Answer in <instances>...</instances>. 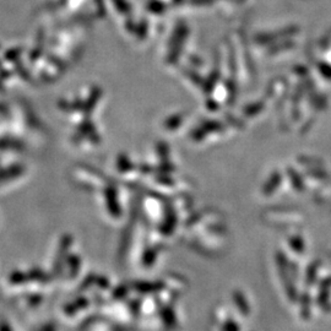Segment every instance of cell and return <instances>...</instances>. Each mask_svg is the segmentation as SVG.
I'll use <instances>...</instances> for the list:
<instances>
[{"label":"cell","instance_id":"obj_2","mask_svg":"<svg viewBox=\"0 0 331 331\" xmlns=\"http://www.w3.org/2000/svg\"><path fill=\"white\" fill-rule=\"evenodd\" d=\"M237 303H238L239 309L242 310V313H244V314L249 313V305L247 302L244 301V297H243V298H242V296L238 297V298H237Z\"/></svg>","mask_w":331,"mask_h":331},{"label":"cell","instance_id":"obj_1","mask_svg":"<svg viewBox=\"0 0 331 331\" xmlns=\"http://www.w3.org/2000/svg\"><path fill=\"white\" fill-rule=\"evenodd\" d=\"M279 184H280L279 174L274 175V178H271V179L269 180V183L267 184V185L264 186V194L269 195V194L274 193V190H275L277 186H279Z\"/></svg>","mask_w":331,"mask_h":331}]
</instances>
